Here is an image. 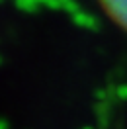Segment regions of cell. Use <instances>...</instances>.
Listing matches in <instances>:
<instances>
[{
	"instance_id": "cell-1",
	"label": "cell",
	"mask_w": 127,
	"mask_h": 129,
	"mask_svg": "<svg viewBox=\"0 0 127 129\" xmlns=\"http://www.w3.org/2000/svg\"><path fill=\"white\" fill-rule=\"evenodd\" d=\"M106 16L127 33V0H98Z\"/></svg>"
}]
</instances>
